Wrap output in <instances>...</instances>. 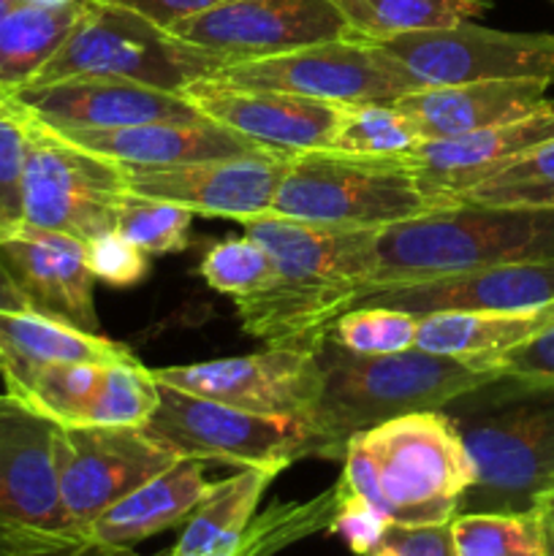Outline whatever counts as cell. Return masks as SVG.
Here are the masks:
<instances>
[{
	"label": "cell",
	"mask_w": 554,
	"mask_h": 556,
	"mask_svg": "<svg viewBox=\"0 0 554 556\" xmlns=\"http://www.w3.org/2000/svg\"><path fill=\"white\" fill-rule=\"evenodd\" d=\"M242 228L264 244L272 261L269 282L234 299L242 331L266 348L318 351L331 324L373 282L380 231L291 220L272 212L248 217Z\"/></svg>",
	"instance_id": "6da1fadb"
},
{
	"label": "cell",
	"mask_w": 554,
	"mask_h": 556,
	"mask_svg": "<svg viewBox=\"0 0 554 556\" xmlns=\"http://www.w3.org/2000/svg\"><path fill=\"white\" fill-rule=\"evenodd\" d=\"M440 410L473 462L462 514H530L554 492V380L494 375Z\"/></svg>",
	"instance_id": "7a4b0ae2"
},
{
	"label": "cell",
	"mask_w": 554,
	"mask_h": 556,
	"mask_svg": "<svg viewBox=\"0 0 554 556\" xmlns=\"http://www.w3.org/2000/svg\"><path fill=\"white\" fill-rule=\"evenodd\" d=\"M320 396L302 421L307 456L342 459L353 434L418 410H440L462 391L494 378L459 358L421 348L369 356L340 345L331 334L315 351Z\"/></svg>",
	"instance_id": "3957f363"
},
{
	"label": "cell",
	"mask_w": 554,
	"mask_h": 556,
	"mask_svg": "<svg viewBox=\"0 0 554 556\" xmlns=\"http://www.w3.org/2000/svg\"><path fill=\"white\" fill-rule=\"evenodd\" d=\"M546 258H554V210L462 201L380 228L378 266L369 286Z\"/></svg>",
	"instance_id": "277c9868"
},
{
	"label": "cell",
	"mask_w": 554,
	"mask_h": 556,
	"mask_svg": "<svg viewBox=\"0 0 554 556\" xmlns=\"http://www.w3.org/2000/svg\"><path fill=\"white\" fill-rule=\"evenodd\" d=\"M396 157L307 150L291 155L272 199V215L345 228H389L456 206Z\"/></svg>",
	"instance_id": "5b68a950"
},
{
	"label": "cell",
	"mask_w": 554,
	"mask_h": 556,
	"mask_svg": "<svg viewBox=\"0 0 554 556\" xmlns=\"http://www.w3.org/2000/svg\"><path fill=\"white\" fill-rule=\"evenodd\" d=\"M226 60L182 41L168 27L106 0H85L79 20L30 85L117 79L179 92L223 68ZM25 85V87H30Z\"/></svg>",
	"instance_id": "8992f818"
},
{
	"label": "cell",
	"mask_w": 554,
	"mask_h": 556,
	"mask_svg": "<svg viewBox=\"0 0 554 556\" xmlns=\"http://www.w3.org/2000/svg\"><path fill=\"white\" fill-rule=\"evenodd\" d=\"M369 456L386 519L402 527L449 525L473 483V462L443 410H418L353 434Z\"/></svg>",
	"instance_id": "52a82bcc"
},
{
	"label": "cell",
	"mask_w": 554,
	"mask_h": 556,
	"mask_svg": "<svg viewBox=\"0 0 554 556\" xmlns=\"http://www.w3.org/2000/svg\"><path fill=\"white\" fill-rule=\"evenodd\" d=\"M25 117L22 223L79 242L114 231L119 206L128 199L123 163L81 150L33 114L25 112Z\"/></svg>",
	"instance_id": "ba28073f"
},
{
	"label": "cell",
	"mask_w": 554,
	"mask_h": 556,
	"mask_svg": "<svg viewBox=\"0 0 554 556\" xmlns=\"http://www.w3.org/2000/svg\"><path fill=\"white\" fill-rule=\"evenodd\" d=\"M212 79L259 90H280L326 103H394L421 90L416 79L378 43L358 38L310 43L291 52L226 63Z\"/></svg>",
	"instance_id": "9c48e42d"
},
{
	"label": "cell",
	"mask_w": 554,
	"mask_h": 556,
	"mask_svg": "<svg viewBox=\"0 0 554 556\" xmlns=\"http://www.w3.org/2000/svg\"><path fill=\"white\" fill-rule=\"evenodd\" d=\"M158 391L155 413L141 429L174 454L277 472L307 459V434L299 421L259 416L166 383H158Z\"/></svg>",
	"instance_id": "30bf717a"
},
{
	"label": "cell",
	"mask_w": 554,
	"mask_h": 556,
	"mask_svg": "<svg viewBox=\"0 0 554 556\" xmlns=\"http://www.w3.org/2000/svg\"><path fill=\"white\" fill-rule=\"evenodd\" d=\"M378 47L421 87L511 79L554 85V33H508L459 22L440 30L386 38Z\"/></svg>",
	"instance_id": "8fae6325"
},
{
	"label": "cell",
	"mask_w": 554,
	"mask_h": 556,
	"mask_svg": "<svg viewBox=\"0 0 554 556\" xmlns=\"http://www.w3.org/2000/svg\"><path fill=\"white\" fill-rule=\"evenodd\" d=\"M177 459L141 427H58L54 467L71 530L85 535L103 510Z\"/></svg>",
	"instance_id": "7c38bea8"
},
{
	"label": "cell",
	"mask_w": 554,
	"mask_h": 556,
	"mask_svg": "<svg viewBox=\"0 0 554 556\" xmlns=\"http://www.w3.org/2000/svg\"><path fill=\"white\" fill-rule=\"evenodd\" d=\"M152 375L188 394L299 424L320 396L318 356L304 348H266L250 356L152 369Z\"/></svg>",
	"instance_id": "4fadbf2b"
},
{
	"label": "cell",
	"mask_w": 554,
	"mask_h": 556,
	"mask_svg": "<svg viewBox=\"0 0 554 556\" xmlns=\"http://www.w3.org/2000/svg\"><path fill=\"white\" fill-rule=\"evenodd\" d=\"M168 33L226 63L351 38L331 0H223L204 14L177 22Z\"/></svg>",
	"instance_id": "5bb4252c"
},
{
	"label": "cell",
	"mask_w": 554,
	"mask_h": 556,
	"mask_svg": "<svg viewBox=\"0 0 554 556\" xmlns=\"http://www.w3.org/2000/svg\"><path fill=\"white\" fill-rule=\"evenodd\" d=\"M49 418L0 394V535H76L65 516Z\"/></svg>",
	"instance_id": "9a60e30c"
},
{
	"label": "cell",
	"mask_w": 554,
	"mask_h": 556,
	"mask_svg": "<svg viewBox=\"0 0 554 556\" xmlns=\"http://www.w3.org/2000/svg\"><path fill=\"white\" fill-rule=\"evenodd\" d=\"M554 302V258L525 264L481 266V269L449 271L421 280L364 286L353 296V307H394L411 315L432 313H514Z\"/></svg>",
	"instance_id": "2e32d148"
},
{
	"label": "cell",
	"mask_w": 554,
	"mask_h": 556,
	"mask_svg": "<svg viewBox=\"0 0 554 556\" xmlns=\"http://www.w3.org/2000/svg\"><path fill=\"white\" fill-rule=\"evenodd\" d=\"M182 96L206 119L226 125L282 157L307 150H326L342 112L340 103L315 101L280 90L228 85L212 76L188 85Z\"/></svg>",
	"instance_id": "e0dca14e"
},
{
	"label": "cell",
	"mask_w": 554,
	"mask_h": 556,
	"mask_svg": "<svg viewBox=\"0 0 554 556\" xmlns=\"http://www.w3.org/2000/svg\"><path fill=\"white\" fill-rule=\"evenodd\" d=\"M286 161L282 155H248L179 166L123 168L130 193L188 206L193 215L242 223L248 217L269 215Z\"/></svg>",
	"instance_id": "ac0fdd59"
},
{
	"label": "cell",
	"mask_w": 554,
	"mask_h": 556,
	"mask_svg": "<svg viewBox=\"0 0 554 556\" xmlns=\"http://www.w3.org/2000/svg\"><path fill=\"white\" fill-rule=\"evenodd\" d=\"M0 266L27 307L101 334L96 313L98 280L87 266L85 242L22 223L0 237Z\"/></svg>",
	"instance_id": "d6986e66"
},
{
	"label": "cell",
	"mask_w": 554,
	"mask_h": 556,
	"mask_svg": "<svg viewBox=\"0 0 554 556\" xmlns=\"http://www.w3.org/2000/svg\"><path fill=\"white\" fill-rule=\"evenodd\" d=\"M14 101L52 128H125V125L193 123L206 119L179 92L117 79H65L30 85L14 92Z\"/></svg>",
	"instance_id": "ffe728a7"
},
{
	"label": "cell",
	"mask_w": 554,
	"mask_h": 556,
	"mask_svg": "<svg viewBox=\"0 0 554 556\" xmlns=\"http://www.w3.org/2000/svg\"><path fill=\"white\" fill-rule=\"evenodd\" d=\"M52 128V125H49ZM60 136L74 141L76 147L96 155L109 157L123 166L158 168L179 166V163L223 161V157L275 155L264 150L248 136L217 125L212 119L193 123H141L125 128H54Z\"/></svg>",
	"instance_id": "44dd1931"
},
{
	"label": "cell",
	"mask_w": 554,
	"mask_h": 556,
	"mask_svg": "<svg viewBox=\"0 0 554 556\" xmlns=\"http://www.w3.org/2000/svg\"><path fill=\"white\" fill-rule=\"evenodd\" d=\"M549 87L552 85L541 79L421 87L396 98L394 106L416 123L421 141H432L514 123L552 109L554 98H549Z\"/></svg>",
	"instance_id": "7402d4cb"
},
{
	"label": "cell",
	"mask_w": 554,
	"mask_h": 556,
	"mask_svg": "<svg viewBox=\"0 0 554 556\" xmlns=\"http://www.w3.org/2000/svg\"><path fill=\"white\" fill-rule=\"evenodd\" d=\"M549 139H554V106L532 117L514 119V123L492 125V128L470 130V134L449 136V139L418 141L411 152L400 155V161L413 168L432 190L462 201V195L478 179Z\"/></svg>",
	"instance_id": "603a6c76"
},
{
	"label": "cell",
	"mask_w": 554,
	"mask_h": 556,
	"mask_svg": "<svg viewBox=\"0 0 554 556\" xmlns=\"http://www.w3.org/2000/svg\"><path fill=\"white\" fill-rule=\"evenodd\" d=\"M136 358L106 334L49 318L36 309H0V378L5 394L22 400L33 375L49 364H123Z\"/></svg>",
	"instance_id": "cb8c5ba5"
},
{
	"label": "cell",
	"mask_w": 554,
	"mask_h": 556,
	"mask_svg": "<svg viewBox=\"0 0 554 556\" xmlns=\"http://www.w3.org/2000/svg\"><path fill=\"white\" fill-rule=\"evenodd\" d=\"M204 465L206 462L182 456L172 467L125 494L112 508L103 510L85 535L109 546L130 548L158 532L185 525L196 505L212 489V483L204 478Z\"/></svg>",
	"instance_id": "d4e9b609"
},
{
	"label": "cell",
	"mask_w": 554,
	"mask_h": 556,
	"mask_svg": "<svg viewBox=\"0 0 554 556\" xmlns=\"http://www.w3.org/2000/svg\"><path fill=\"white\" fill-rule=\"evenodd\" d=\"M554 326V302L514 313H432L418 315L416 348L438 356L459 358L476 369H489L498 356L519 348Z\"/></svg>",
	"instance_id": "484cf974"
},
{
	"label": "cell",
	"mask_w": 554,
	"mask_h": 556,
	"mask_svg": "<svg viewBox=\"0 0 554 556\" xmlns=\"http://www.w3.org/2000/svg\"><path fill=\"white\" fill-rule=\"evenodd\" d=\"M277 476L280 472L269 467H239L237 476L212 483L166 556H231Z\"/></svg>",
	"instance_id": "4316f807"
},
{
	"label": "cell",
	"mask_w": 554,
	"mask_h": 556,
	"mask_svg": "<svg viewBox=\"0 0 554 556\" xmlns=\"http://www.w3.org/2000/svg\"><path fill=\"white\" fill-rule=\"evenodd\" d=\"M85 0L60 9L20 3L0 20V90L14 96L36 79L79 20Z\"/></svg>",
	"instance_id": "83f0119b"
},
{
	"label": "cell",
	"mask_w": 554,
	"mask_h": 556,
	"mask_svg": "<svg viewBox=\"0 0 554 556\" xmlns=\"http://www.w3.org/2000/svg\"><path fill=\"white\" fill-rule=\"evenodd\" d=\"M351 38L386 41L418 30H440L473 22L492 9V0H331Z\"/></svg>",
	"instance_id": "f1b7e54d"
},
{
	"label": "cell",
	"mask_w": 554,
	"mask_h": 556,
	"mask_svg": "<svg viewBox=\"0 0 554 556\" xmlns=\"http://www.w3.org/2000/svg\"><path fill=\"white\" fill-rule=\"evenodd\" d=\"M462 201L519 210H554V139L511 157L492 174L478 179Z\"/></svg>",
	"instance_id": "f546056e"
},
{
	"label": "cell",
	"mask_w": 554,
	"mask_h": 556,
	"mask_svg": "<svg viewBox=\"0 0 554 556\" xmlns=\"http://www.w3.org/2000/svg\"><path fill=\"white\" fill-rule=\"evenodd\" d=\"M421 141L416 123L394 103H348L326 150L348 155L396 157Z\"/></svg>",
	"instance_id": "4dcf8cb0"
},
{
	"label": "cell",
	"mask_w": 554,
	"mask_h": 556,
	"mask_svg": "<svg viewBox=\"0 0 554 556\" xmlns=\"http://www.w3.org/2000/svg\"><path fill=\"white\" fill-rule=\"evenodd\" d=\"M101 378L98 364H49L33 375L20 402L58 427H85Z\"/></svg>",
	"instance_id": "1f68e13d"
},
{
	"label": "cell",
	"mask_w": 554,
	"mask_h": 556,
	"mask_svg": "<svg viewBox=\"0 0 554 556\" xmlns=\"http://www.w3.org/2000/svg\"><path fill=\"white\" fill-rule=\"evenodd\" d=\"M161 391L152 369L139 358L103 367L101 386L85 427H144L155 413Z\"/></svg>",
	"instance_id": "d6a6232c"
},
{
	"label": "cell",
	"mask_w": 554,
	"mask_h": 556,
	"mask_svg": "<svg viewBox=\"0 0 554 556\" xmlns=\"http://www.w3.org/2000/svg\"><path fill=\"white\" fill-rule=\"evenodd\" d=\"M451 538L456 556H543L536 510L454 516Z\"/></svg>",
	"instance_id": "836d02e7"
},
{
	"label": "cell",
	"mask_w": 554,
	"mask_h": 556,
	"mask_svg": "<svg viewBox=\"0 0 554 556\" xmlns=\"http://www.w3.org/2000/svg\"><path fill=\"white\" fill-rule=\"evenodd\" d=\"M335 510L337 489L318 494L310 503L275 505L264 516L250 521L231 556H272L282 552L286 546L313 535V532L329 530Z\"/></svg>",
	"instance_id": "e575fe53"
},
{
	"label": "cell",
	"mask_w": 554,
	"mask_h": 556,
	"mask_svg": "<svg viewBox=\"0 0 554 556\" xmlns=\"http://www.w3.org/2000/svg\"><path fill=\"white\" fill-rule=\"evenodd\" d=\"M193 217L196 215L188 206L172 204V201L144 199V195H136L128 190V199L123 201L117 212L114 231L130 239L147 255L182 253L188 248Z\"/></svg>",
	"instance_id": "d590c367"
},
{
	"label": "cell",
	"mask_w": 554,
	"mask_h": 556,
	"mask_svg": "<svg viewBox=\"0 0 554 556\" xmlns=\"http://www.w3.org/2000/svg\"><path fill=\"white\" fill-rule=\"evenodd\" d=\"M416 326L418 315L367 304V307H353L342 313L331 324L329 334L351 351L383 356V353H402L407 348H416Z\"/></svg>",
	"instance_id": "8d00e7d4"
},
{
	"label": "cell",
	"mask_w": 554,
	"mask_h": 556,
	"mask_svg": "<svg viewBox=\"0 0 554 556\" xmlns=\"http://www.w3.org/2000/svg\"><path fill=\"white\" fill-rule=\"evenodd\" d=\"M199 275L210 288L237 299L269 282L272 261L264 244L244 233V237L221 239L212 244L201 258Z\"/></svg>",
	"instance_id": "74e56055"
},
{
	"label": "cell",
	"mask_w": 554,
	"mask_h": 556,
	"mask_svg": "<svg viewBox=\"0 0 554 556\" xmlns=\"http://www.w3.org/2000/svg\"><path fill=\"white\" fill-rule=\"evenodd\" d=\"M27 117L11 96L0 106V237L22 226V182H25Z\"/></svg>",
	"instance_id": "f35d334b"
},
{
	"label": "cell",
	"mask_w": 554,
	"mask_h": 556,
	"mask_svg": "<svg viewBox=\"0 0 554 556\" xmlns=\"http://www.w3.org/2000/svg\"><path fill=\"white\" fill-rule=\"evenodd\" d=\"M85 258L92 277L112 288L139 286L150 271L144 250L136 248L119 231H106L85 242Z\"/></svg>",
	"instance_id": "ab89813d"
},
{
	"label": "cell",
	"mask_w": 554,
	"mask_h": 556,
	"mask_svg": "<svg viewBox=\"0 0 554 556\" xmlns=\"http://www.w3.org/2000/svg\"><path fill=\"white\" fill-rule=\"evenodd\" d=\"M337 510L331 519L329 532L342 538L353 554L367 556L380 543L383 532L389 530V519L380 516L373 505L364 503L353 492H348L340 481H337Z\"/></svg>",
	"instance_id": "60d3db41"
},
{
	"label": "cell",
	"mask_w": 554,
	"mask_h": 556,
	"mask_svg": "<svg viewBox=\"0 0 554 556\" xmlns=\"http://www.w3.org/2000/svg\"><path fill=\"white\" fill-rule=\"evenodd\" d=\"M0 556H139L87 535H0Z\"/></svg>",
	"instance_id": "b9f144b4"
},
{
	"label": "cell",
	"mask_w": 554,
	"mask_h": 556,
	"mask_svg": "<svg viewBox=\"0 0 554 556\" xmlns=\"http://www.w3.org/2000/svg\"><path fill=\"white\" fill-rule=\"evenodd\" d=\"M367 556H456L451 521L432 527L389 525L378 546Z\"/></svg>",
	"instance_id": "7bdbcfd3"
},
{
	"label": "cell",
	"mask_w": 554,
	"mask_h": 556,
	"mask_svg": "<svg viewBox=\"0 0 554 556\" xmlns=\"http://www.w3.org/2000/svg\"><path fill=\"white\" fill-rule=\"evenodd\" d=\"M494 375H521V378L554 380V326L541 331L532 340L511 348L508 353L489 364Z\"/></svg>",
	"instance_id": "ee69618b"
},
{
	"label": "cell",
	"mask_w": 554,
	"mask_h": 556,
	"mask_svg": "<svg viewBox=\"0 0 554 556\" xmlns=\"http://www.w3.org/2000/svg\"><path fill=\"white\" fill-rule=\"evenodd\" d=\"M106 3L136 11V14L147 16V20L155 22V25L161 27H172L177 25V22L188 20V16L204 14V11L215 9L223 0H106Z\"/></svg>",
	"instance_id": "f6af8a7d"
},
{
	"label": "cell",
	"mask_w": 554,
	"mask_h": 556,
	"mask_svg": "<svg viewBox=\"0 0 554 556\" xmlns=\"http://www.w3.org/2000/svg\"><path fill=\"white\" fill-rule=\"evenodd\" d=\"M536 516H538V525H541L543 548L554 554V492L543 494V497L538 500Z\"/></svg>",
	"instance_id": "bcb514c9"
},
{
	"label": "cell",
	"mask_w": 554,
	"mask_h": 556,
	"mask_svg": "<svg viewBox=\"0 0 554 556\" xmlns=\"http://www.w3.org/2000/svg\"><path fill=\"white\" fill-rule=\"evenodd\" d=\"M0 309H30L22 293L16 291L14 282H11V277L5 275L3 266H0Z\"/></svg>",
	"instance_id": "7dc6e473"
},
{
	"label": "cell",
	"mask_w": 554,
	"mask_h": 556,
	"mask_svg": "<svg viewBox=\"0 0 554 556\" xmlns=\"http://www.w3.org/2000/svg\"><path fill=\"white\" fill-rule=\"evenodd\" d=\"M30 5H43V9H60V5H74L81 3V0H25Z\"/></svg>",
	"instance_id": "c3c4849f"
},
{
	"label": "cell",
	"mask_w": 554,
	"mask_h": 556,
	"mask_svg": "<svg viewBox=\"0 0 554 556\" xmlns=\"http://www.w3.org/2000/svg\"><path fill=\"white\" fill-rule=\"evenodd\" d=\"M20 3H25V0H0V20H3L9 11H14Z\"/></svg>",
	"instance_id": "681fc988"
},
{
	"label": "cell",
	"mask_w": 554,
	"mask_h": 556,
	"mask_svg": "<svg viewBox=\"0 0 554 556\" xmlns=\"http://www.w3.org/2000/svg\"><path fill=\"white\" fill-rule=\"evenodd\" d=\"M9 103H11V96H9V92L0 90V106H9Z\"/></svg>",
	"instance_id": "f907efd6"
},
{
	"label": "cell",
	"mask_w": 554,
	"mask_h": 556,
	"mask_svg": "<svg viewBox=\"0 0 554 556\" xmlns=\"http://www.w3.org/2000/svg\"><path fill=\"white\" fill-rule=\"evenodd\" d=\"M543 556H554L552 552H546V548H543Z\"/></svg>",
	"instance_id": "816d5d0a"
}]
</instances>
